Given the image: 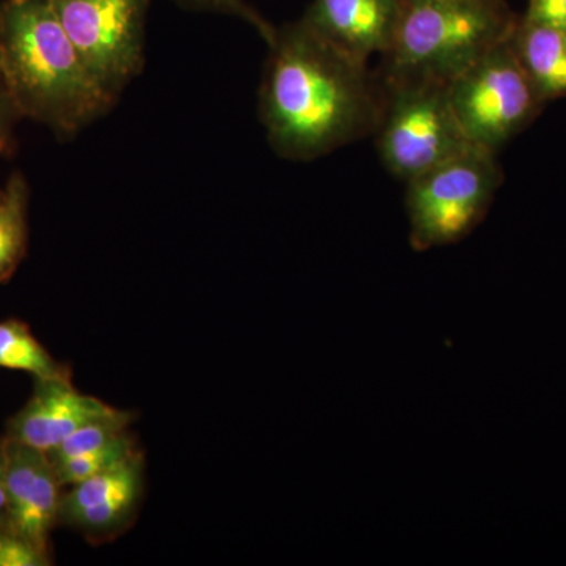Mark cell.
<instances>
[{"mask_svg":"<svg viewBox=\"0 0 566 566\" xmlns=\"http://www.w3.org/2000/svg\"><path fill=\"white\" fill-rule=\"evenodd\" d=\"M259 91L268 142L289 161H314L376 133L382 85L368 63L304 20L275 29Z\"/></svg>","mask_w":566,"mask_h":566,"instance_id":"6da1fadb","label":"cell"},{"mask_svg":"<svg viewBox=\"0 0 566 566\" xmlns=\"http://www.w3.org/2000/svg\"><path fill=\"white\" fill-rule=\"evenodd\" d=\"M0 80L22 118L69 140L117 98L87 69L51 0L0 2Z\"/></svg>","mask_w":566,"mask_h":566,"instance_id":"7a4b0ae2","label":"cell"},{"mask_svg":"<svg viewBox=\"0 0 566 566\" xmlns=\"http://www.w3.org/2000/svg\"><path fill=\"white\" fill-rule=\"evenodd\" d=\"M505 0H401L381 82H450L505 43L516 25Z\"/></svg>","mask_w":566,"mask_h":566,"instance_id":"3957f363","label":"cell"},{"mask_svg":"<svg viewBox=\"0 0 566 566\" xmlns=\"http://www.w3.org/2000/svg\"><path fill=\"white\" fill-rule=\"evenodd\" d=\"M502 182L495 153L479 147L406 182L411 248L424 252L463 241L485 219Z\"/></svg>","mask_w":566,"mask_h":566,"instance_id":"277c9868","label":"cell"},{"mask_svg":"<svg viewBox=\"0 0 566 566\" xmlns=\"http://www.w3.org/2000/svg\"><path fill=\"white\" fill-rule=\"evenodd\" d=\"M381 82V81H379ZM376 148L387 172L408 182L472 145L458 122L449 88L438 82H381Z\"/></svg>","mask_w":566,"mask_h":566,"instance_id":"5b68a950","label":"cell"},{"mask_svg":"<svg viewBox=\"0 0 566 566\" xmlns=\"http://www.w3.org/2000/svg\"><path fill=\"white\" fill-rule=\"evenodd\" d=\"M509 40L447 85L469 142L493 153L527 128L546 104Z\"/></svg>","mask_w":566,"mask_h":566,"instance_id":"8992f818","label":"cell"},{"mask_svg":"<svg viewBox=\"0 0 566 566\" xmlns=\"http://www.w3.org/2000/svg\"><path fill=\"white\" fill-rule=\"evenodd\" d=\"M95 80L118 99L145 65L150 0H51Z\"/></svg>","mask_w":566,"mask_h":566,"instance_id":"52a82bcc","label":"cell"},{"mask_svg":"<svg viewBox=\"0 0 566 566\" xmlns=\"http://www.w3.org/2000/svg\"><path fill=\"white\" fill-rule=\"evenodd\" d=\"M145 495L144 452L134 453L102 474L63 491L59 526L104 545L128 532L139 516Z\"/></svg>","mask_w":566,"mask_h":566,"instance_id":"ba28073f","label":"cell"},{"mask_svg":"<svg viewBox=\"0 0 566 566\" xmlns=\"http://www.w3.org/2000/svg\"><path fill=\"white\" fill-rule=\"evenodd\" d=\"M7 520L22 535L51 553L59 526L63 485L50 455L7 439Z\"/></svg>","mask_w":566,"mask_h":566,"instance_id":"9c48e42d","label":"cell"},{"mask_svg":"<svg viewBox=\"0 0 566 566\" xmlns=\"http://www.w3.org/2000/svg\"><path fill=\"white\" fill-rule=\"evenodd\" d=\"M112 409L114 406L99 398L80 392L73 378L35 379L31 398L11 417L3 436L18 444L50 453L82 424Z\"/></svg>","mask_w":566,"mask_h":566,"instance_id":"30bf717a","label":"cell"},{"mask_svg":"<svg viewBox=\"0 0 566 566\" xmlns=\"http://www.w3.org/2000/svg\"><path fill=\"white\" fill-rule=\"evenodd\" d=\"M401 0H312L303 18L357 61L385 55L392 44Z\"/></svg>","mask_w":566,"mask_h":566,"instance_id":"8fae6325","label":"cell"},{"mask_svg":"<svg viewBox=\"0 0 566 566\" xmlns=\"http://www.w3.org/2000/svg\"><path fill=\"white\" fill-rule=\"evenodd\" d=\"M509 41L539 98H566V33L521 18Z\"/></svg>","mask_w":566,"mask_h":566,"instance_id":"7c38bea8","label":"cell"},{"mask_svg":"<svg viewBox=\"0 0 566 566\" xmlns=\"http://www.w3.org/2000/svg\"><path fill=\"white\" fill-rule=\"evenodd\" d=\"M29 205V181L22 172L11 174L0 188V285L13 277L28 253Z\"/></svg>","mask_w":566,"mask_h":566,"instance_id":"4fadbf2b","label":"cell"},{"mask_svg":"<svg viewBox=\"0 0 566 566\" xmlns=\"http://www.w3.org/2000/svg\"><path fill=\"white\" fill-rule=\"evenodd\" d=\"M0 367L24 371L33 379L73 378L69 365L59 363L21 319L0 322Z\"/></svg>","mask_w":566,"mask_h":566,"instance_id":"5bb4252c","label":"cell"},{"mask_svg":"<svg viewBox=\"0 0 566 566\" xmlns=\"http://www.w3.org/2000/svg\"><path fill=\"white\" fill-rule=\"evenodd\" d=\"M139 450L142 449L137 444L136 436L128 431V433L120 436L109 444L98 447V449L91 450V452L66 458V460L51 461L63 488H69L84 482L93 475L102 474L107 469L128 460Z\"/></svg>","mask_w":566,"mask_h":566,"instance_id":"9a60e30c","label":"cell"},{"mask_svg":"<svg viewBox=\"0 0 566 566\" xmlns=\"http://www.w3.org/2000/svg\"><path fill=\"white\" fill-rule=\"evenodd\" d=\"M136 417V412L114 408L107 415L96 417L91 422L82 424L48 455L52 461H61L109 444L120 436L128 433Z\"/></svg>","mask_w":566,"mask_h":566,"instance_id":"2e32d148","label":"cell"},{"mask_svg":"<svg viewBox=\"0 0 566 566\" xmlns=\"http://www.w3.org/2000/svg\"><path fill=\"white\" fill-rule=\"evenodd\" d=\"M52 556L28 536L22 535L9 520H0V566H50Z\"/></svg>","mask_w":566,"mask_h":566,"instance_id":"e0dca14e","label":"cell"},{"mask_svg":"<svg viewBox=\"0 0 566 566\" xmlns=\"http://www.w3.org/2000/svg\"><path fill=\"white\" fill-rule=\"evenodd\" d=\"M186 9L212 11V13L227 14L248 22L251 28L260 33L266 44L274 39L275 29L262 13H259L248 0H175Z\"/></svg>","mask_w":566,"mask_h":566,"instance_id":"ac0fdd59","label":"cell"},{"mask_svg":"<svg viewBox=\"0 0 566 566\" xmlns=\"http://www.w3.org/2000/svg\"><path fill=\"white\" fill-rule=\"evenodd\" d=\"M523 20L566 33V0H527Z\"/></svg>","mask_w":566,"mask_h":566,"instance_id":"d6986e66","label":"cell"},{"mask_svg":"<svg viewBox=\"0 0 566 566\" xmlns=\"http://www.w3.org/2000/svg\"><path fill=\"white\" fill-rule=\"evenodd\" d=\"M21 120L9 93L0 82V156H10L17 147V126Z\"/></svg>","mask_w":566,"mask_h":566,"instance_id":"ffe728a7","label":"cell"},{"mask_svg":"<svg viewBox=\"0 0 566 566\" xmlns=\"http://www.w3.org/2000/svg\"><path fill=\"white\" fill-rule=\"evenodd\" d=\"M7 465H9V452H7V438H0V520L7 517Z\"/></svg>","mask_w":566,"mask_h":566,"instance_id":"44dd1931","label":"cell"},{"mask_svg":"<svg viewBox=\"0 0 566 566\" xmlns=\"http://www.w3.org/2000/svg\"><path fill=\"white\" fill-rule=\"evenodd\" d=\"M0 82H2V80H0Z\"/></svg>","mask_w":566,"mask_h":566,"instance_id":"7402d4cb","label":"cell"}]
</instances>
